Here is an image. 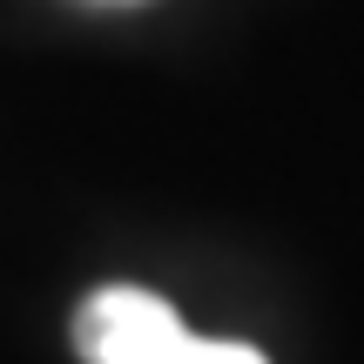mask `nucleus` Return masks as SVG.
Returning <instances> with one entry per match:
<instances>
[{
  "instance_id": "nucleus-1",
  "label": "nucleus",
  "mask_w": 364,
  "mask_h": 364,
  "mask_svg": "<svg viewBox=\"0 0 364 364\" xmlns=\"http://www.w3.org/2000/svg\"><path fill=\"white\" fill-rule=\"evenodd\" d=\"M75 351L88 364H196L203 338L135 284H108L75 311Z\"/></svg>"
},
{
  "instance_id": "nucleus-2",
  "label": "nucleus",
  "mask_w": 364,
  "mask_h": 364,
  "mask_svg": "<svg viewBox=\"0 0 364 364\" xmlns=\"http://www.w3.org/2000/svg\"><path fill=\"white\" fill-rule=\"evenodd\" d=\"M196 364H270V358H263L257 344H236V338H203Z\"/></svg>"
}]
</instances>
